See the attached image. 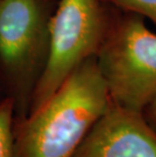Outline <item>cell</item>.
<instances>
[{"label":"cell","instance_id":"1","mask_svg":"<svg viewBox=\"0 0 156 157\" xmlns=\"http://www.w3.org/2000/svg\"><path fill=\"white\" fill-rule=\"evenodd\" d=\"M111 103L107 83L92 57L29 113L14 138L15 157H72Z\"/></svg>","mask_w":156,"mask_h":157},{"label":"cell","instance_id":"2","mask_svg":"<svg viewBox=\"0 0 156 157\" xmlns=\"http://www.w3.org/2000/svg\"><path fill=\"white\" fill-rule=\"evenodd\" d=\"M95 59L112 103L143 113L156 91V34L145 19L126 12L109 25Z\"/></svg>","mask_w":156,"mask_h":157},{"label":"cell","instance_id":"5","mask_svg":"<svg viewBox=\"0 0 156 157\" xmlns=\"http://www.w3.org/2000/svg\"><path fill=\"white\" fill-rule=\"evenodd\" d=\"M44 16L39 0H0V59L6 68L25 71L35 57Z\"/></svg>","mask_w":156,"mask_h":157},{"label":"cell","instance_id":"7","mask_svg":"<svg viewBox=\"0 0 156 157\" xmlns=\"http://www.w3.org/2000/svg\"><path fill=\"white\" fill-rule=\"evenodd\" d=\"M125 12L134 13L147 18L156 25V0H101Z\"/></svg>","mask_w":156,"mask_h":157},{"label":"cell","instance_id":"3","mask_svg":"<svg viewBox=\"0 0 156 157\" xmlns=\"http://www.w3.org/2000/svg\"><path fill=\"white\" fill-rule=\"evenodd\" d=\"M101 2L60 0L50 21L48 58L32 93L31 113L82 63L97 54L109 28Z\"/></svg>","mask_w":156,"mask_h":157},{"label":"cell","instance_id":"4","mask_svg":"<svg viewBox=\"0 0 156 157\" xmlns=\"http://www.w3.org/2000/svg\"><path fill=\"white\" fill-rule=\"evenodd\" d=\"M72 157H156V130L143 113L111 103Z\"/></svg>","mask_w":156,"mask_h":157},{"label":"cell","instance_id":"6","mask_svg":"<svg viewBox=\"0 0 156 157\" xmlns=\"http://www.w3.org/2000/svg\"><path fill=\"white\" fill-rule=\"evenodd\" d=\"M14 101L6 98L0 103V157H15L12 119Z\"/></svg>","mask_w":156,"mask_h":157},{"label":"cell","instance_id":"8","mask_svg":"<svg viewBox=\"0 0 156 157\" xmlns=\"http://www.w3.org/2000/svg\"><path fill=\"white\" fill-rule=\"evenodd\" d=\"M143 115L147 122L156 130V91L144 109Z\"/></svg>","mask_w":156,"mask_h":157}]
</instances>
